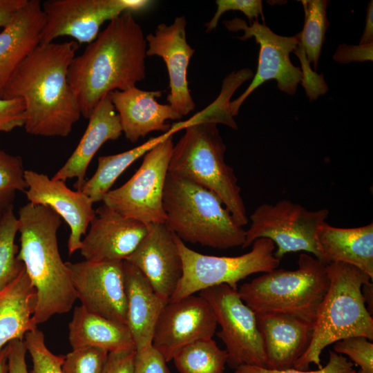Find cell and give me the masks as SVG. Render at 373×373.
<instances>
[{
    "mask_svg": "<svg viewBox=\"0 0 373 373\" xmlns=\"http://www.w3.org/2000/svg\"><path fill=\"white\" fill-rule=\"evenodd\" d=\"M79 48L77 41L39 44L7 82L3 99L21 98L26 133L66 137L82 113L67 79Z\"/></svg>",
    "mask_w": 373,
    "mask_h": 373,
    "instance_id": "1",
    "label": "cell"
},
{
    "mask_svg": "<svg viewBox=\"0 0 373 373\" xmlns=\"http://www.w3.org/2000/svg\"><path fill=\"white\" fill-rule=\"evenodd\" d=\"M146 48L142 28L127 11L74 57L67 79L84 117L88 119L109 93L134 87L145 78Z\"/></svg>",
    "mask_w": 373,
    "mask_h": 373,
    "instance_id": "2",
    "label": "cell"
},
{
    "mask_svg": "<svg viewBox=\"0 0 373 373\" xmlns=\"http://www.w3.org/2000/svg\"><path fill=\"white\" fill-rule=\"evenodd\" d=\"M20 249L17 258L36 291L32 320L37 325L69 312L76 300L70 271L59 254V216L50 208L28 202L19 210Z\"/></svg>",
    "mask_w": 373,
    "mask_h": 373,
    "instance_id": "3",
    "label": "cell"
},
{
    "mask_svg": "<svg viewBox=\"0 0 373 373\" xmlns=\"http://www.w3.org/2000/svg\"><path fill=\"white\" fill-rule=\"evenodd\" d=\"M329 285L316 312L309 345L294 368L308 370L311 363L323 367L321 355L328 345L361 336L373 339V318L365 306L362 287L372 280L352 265L327 264Z\"/></svg>",
    "mask_w": 373,
    "mask_h": 373,
    "instance_id": "4",
    "label": "cell"
},
{
    "mask_svg": "<svg viewBox=\"0 0 373 373\" xmlns=\"http://www.w3.org/2000/svg\"><path fill=\"white\" fill-rule=\"evenodd\" d=\"M163 207L165 224L184 242L213 249L239 247L245 231L209 189L173 173H167Z\"/></svg>",
    "mask_w": 373,
    "mask_h": 373,
    "instance_id": "5",
    "label": "cell"
},
{
    "mask_svg": "<svg viewBox=\"0 0 373 373\" xmlns=\"http://www.w3.org/2000/svg\"><path fill=\"white\" fill-rule=\"evenodd\" d=\"M173 146L169 173L198 184L216 194L236 222H248L240 187L231 166L224 160L226 145L217 124L203 122L184 128Z\"/></svg>",
    "mask_w": 373,
    "mask_h": 373,
    "instance_id": "6",
    "label": "cell"
},
{
    "mask_svg": "<svg viewBox=\"0 0 373 373\" xmlns=\"http://www.w3.org/2000/svg\"><path fill=\"white\" fill-rule=\"evenodd\" d=\"M327 263L300 254L295 270L273 269L242 285L243 302L255 313H280L314 323L327 291Z\"/></svg>",
    "mask_w": 373,
    "mask_h": 373,
    "instance_id": "7",
    "label": "cell"
},
{
    "mask_svg": "<svg viewBox=\"0 0 373 373\" xmlns=\"http://www.w3.org/2000/svg\"><path fill=\"white\" fill-rule=\"evenodd\" d=\"M175 242L182 260L183 273L169 302L223 284L238 289L240 280L254 274L272 271L280 262L274 254V243L267 238L256 240L250 251L238 256L200 254L186 247L177 236Z\"/></svg>",
    "mask_w": 373,
    "mask_h": 373,
    "instance_id": "8",
    "label": "cell"
},
{
    "mask_svg": "<svg viewBox=\"0 0 373 373\" xmlns=\"http://www.w3.org/2000/svg\"><path fill=\"white\" fill-rule=\"evenodd\" d=\"M329 216L327 209L309 211L289 200L274 204L264 203L250 216L251 224L245 231V249L259 238L271 240L276 246L274 256L280 260L286 254L303 251L320 260L316 234Z\"/></svg>",
    "mask_w": 373,
    "mask_h": 373,
    "instance_id": "9",
    "label": "cell"
},
{
    "mask_svg": "<svg viewBox=\"0 0 373 373\" xmlns=\"http://www.w3.org/2000/svg\"><path fill=\"white\" fill-rule=\"evenodd\" d=\"M173 135L149 151L135 174L121 186L110 190L103 204L146 225L165 223L163 193L173 149Z\"/></svg>",
    "mask_w": 373,
    "mask_h": 373,
    "instance_id": "10",
    "label": "cell"
},
{
    "mask_svg": "<svg viewBox=\"0 0 373 373\" xmlns=\"http://www.w3.org/2000/svg\"><path fill=\"white\" fill-rule=\"evenodd\" d=\"M199 295L210 304L221 327L217 336L226 347L228 365L234 370L244 365L267 368L256 313L243 302L238 289L223 284L204 289Z\"/></svg>",
    "mask_w": 373,
    "mask_h": 373,
    "instance_id": "11",
    "label": "cell"
},
{
    "mask_svg": "<svg viewBox=\"0 0 373 373\" xmlns=\"http://www.w3.org/2000/svg\"><path fill=\"white\" fill-rule=\"evenodd\" d=\"M152 3L146 0H48L42 4L46 24L40 44L59 37H73L79 44H90L101 26L124 12H137Z\"/></svg>",
    "mask_w": 373,
    "mask_h": 373,
    "instance_id": "12",
    "label": "cell"
},
{
    "mask_svg": "<svg viewBox=\"0 0 373 373\" xmlns=\"http://www.w3.org/2000/svg\"><path fill=\"white\" fill-rule=\"evenodd\" d=\"M223 23L229 31L243 30L244 35L239 37L241 40L254 37L260 46L258 68L252 82L240 97L230 102L233 117L238 114L240 106L249 95L267 81L274 79L280 91L291 95L296 93L297 86L302 81V71L291 64L289 55L298 44L296 35H278L258 19L252 21L249 26L239 18L224 21Z\"/></svg>",
    "mask_w": 373,
    "mask_h": 373,
    "instance_id": "13",
    "label": "cell"
},
{
    "mask_svg": "<svg viewBox=\"0 0 373 373\" xmlns=\"http://www.w3.org/2000/svg\"><path fill=\"white\" fill-rule=\"evenodd\" d=\"M123 261L66 263L81 305L93 314L127 325Z\"/></svg>",
    "mask_w": 373,
    "mask_h": 373,
    "instance_id": "14",
    "label": "cell"
},
{
    "mask_svg": "<svg viewBox=\"0 0 373 373\" xmlns=\"http://www.w3.org/2000/svg\"><path fill=\"white\" fill-rule=\"evenodd\" d=\"M217 325L207 300L200 295H191L165 305L157 321L151 345L169 362L184 347L212 338Z\"/></svg>",
    "mask_w": 373,
    "mask_h": 373,
    "instance_id": "15",
    "label": "cell"
},
{
    "mask_svg": "<svg viewBox=\"0 0 373 373\" xmlns=\"http://www.w3.org/2000/svg\"><path fill=\"white\" fill-rule=\"evenodd\" d=\"M24 179L27 184L24 193L29 202L50 208L70 227L68 254L79 250L82 236L95 216L92 200L82 191L69 189L65 182L44 173L25 170Z\"/></svg>",
    "mask_w": 373,
    "mask_h": 373,
    "instance_id": "16",
    "label": "cell"
},
{
    "mask_svg": "<svg viewBox=\"0 0 373 373\" xmlns=\"http://www.w3.org/2000/svg\"><path fill=\"white\" fill-rule=\"evenodd\" d=\"M186 20L178 17L171 25H157L154 33L146 35V56H159L165 62L169 77L170 92L167 102L181 116L195 109L189 88L187 69L195 50L187 43Z\"/></svg>",
    "mask_w": 373,
    "mask_h": 373,
    "instance_id": "17",
    "label": "cell"
},
{
    "mask_svg": "<svg viewBox=\"0 0 373 373\" xmlns=\"http://www.w3.org/2000/svg\"><path fill=\"white\" fill-rule=\"evenodd\" d=\"M124 260L137 267L169 302L182 276L183 265L175 235L165 223L147 224L145 236Z\"/></svg>",
    "mask_w": 373,
    "mask_h": 373,
    "instance_id": "18",
    "label": "cell"
},
{
    "mask_svg": "<svg viewBox=\"0 0 373 373\" xmlns=\"http://www.w3.org/2000/svg\"><path fill=\"white\" fill-rule=\"evenodd\" d=\"M80 253L89 261H123L136 249L147 225L127 218L103 204L95 210Z\"/></svg>",
    "mask_w": 373,
    "mask_h": 373,
    "instance_id": "19",
    "label": "cell"
},
{
    "mask_svg": "<svg viewBox=\"0 0 373 373\" xmlns=\"http://www.w3.org/2000/svg\"><path fill=\"white\" fill-rule=\"evenodd\" d=\"M256 315L266 354L267 369L294 368L309 345L313 324L280 313Z\"/></svg>",
    "mask_w": 373,
    "mask_h": 373,
    "instance_id": "20",
    "label": "cell"
},
{
    "mask_svg": "<svg viewBox=\"0 0 373 373\" xmlns=\"http://www.w3.org/2000/svg\"><path fill=\"white\" fill-rule=\"evenodd\" d=\"M162 93L161 90L147 91L136 86L108 93L119 115L122 132L131 142H137L151 132L166 133L171 126L166 120L182 119V116L169 104L157 102L155 99Z\"/></svg>",
    "mask_w": 373,
    "mask_h": 373,
    "instance_id": "21",
    "label": "cell"
},
{
    "mask_svg": "<svg viewBox=\"0 0 373 373\" xmlns=\"http://www.w3.org/2000/svg\"><path fill=\"white\" fill-rule=\"evenodd\" d=\"M46 15L39 0H28L0 32V98L19 66L40 44Z\"/></svg>",
    "mask_w": 373,
    "mask_h": 373,
    "instance_id": "22",
    "label": "cell"
},
{
    "mask_svg": "<svg viewBox=\"0 0 373 373\" xmlns=\"http://www.w3.org/2000/svg\"><path fill=\"white\" fill-rule=\"evenodd\" d=\"M88 120L87 128L73 153L52 178L64 182L76 178L74 186L77 191L82 189L86 181L88 166L99 148L108 140H117L123 133L109 94L100 100Z\"/></svg>",
    "mask_w": 373,
    "mask_h": 373,
    "instance_id": "23",
    "label": "cell"
},
{
    "mask_svg": "<svg viewBox=\"0 0 373 373\" xmlns=\"http://www.w3.org/2000/svg\"><path fill=\"white\" fill-rule=\"evenodd\" d=\"M127 304V325L136 350L151 346L159 316L168 303L154 289L145 276L134 265L123 261Z\"/></svg>",
    "mask_w": 373,
    "mask_h": 373,
    "instance_id": "24",
    "label": "cell"
},
{
    "mask_svg": "<svg viewBox=\"0 0 373 373\" xmlns=\"http://www.w3.org/2000/svg\"><path fill=\"white\" fill-rule=\"evenodd\" d=\"M316 242L320 260L345 262L373 278V223L352 228L336 227L325 222L318 227Z\"/></svg>",
    "mask_w": 373,
    "mask_h": 373,
    "instance_id": "25",
    "label": "cell"
},
{
    "mask_svg": "<svg viewBox=\"0 0 373 373\" xmlns=\"http://www.w3.org/2000/svg\"><path fill=\"white\" fill-rule=\"evenodd\" d=\"M36 303L35 289L24 269L0 291V350L37 328L32 320Z\"/></svg>",
    "mask_w": 373,
    "mask_h": 373,
    "instance_id": "26",
    "label": "cell"
},
{
    "mask_svg": "<svg viewBox=\"0 0 373 373\" xmlns=\"http://www.w3.org/2000/svg\"><path fill=\"white\" fill-rule=\"evenodd\" d=\"M68 340L73 350L97 347L110 352L135 349L126 324L93 314L82 305L74 309L68 324Z\"/></svg>",
    "mask_w": 373,
    "mask_h": 373,
    "instance_id": "27",
    "label": "cell"
},
{
    "mask_svg": "<svg viewBox=\"0 0 373 373\" xmlns=\"http://www.w3.org/2000/svg\"><path fill=\"white\" fill-rule=\"evenodd\" d=\"M171 134L174 133L169 131L128 151L115 155L99 156L95 173L86 181L81 191L86 194L93 204L102 201L118 177L130 165Z\"/></svg>",
    "mask_w": 373,
    "mask_h": 373,
    "instance_id": "28",
    "label": "cell"
},
{
    "mask_svg": "<svg viewBox=\"0 0 373 373\" xmlns=\"http://www.w3.org/2000/svg\"><path fill=\"white\" fill-rule=\"evenodd\" d=\"M253 76V72L249 68L232 72L224 79L221 92L212 104L189 119L173 124L169 131L175 133L189 125L203 122L222 124L237 130V124L230 111V98L243 82Z\"/></svg>",
    "mask_w": 373,
    "mask_h": 373,
    "instance_id": "29",
    "label": "cell"
},
{
    "mask_svg": "<svg viewBox=\"0 0 373 373\" xmlns=\"http://www.w3.org/2000/svg\"><path fill=\"white\" fill-rule=\"evenodd\" d=\"M173 360L180 373H223L227 352L213 338L204 339L184 347Z\"/></svg>",
    "mask_w": 373,
    "mask_h": 373,
    "instance_id": "30",
    "label": "cell"
},
{
    "mask_svg": "<svg viewBox=\"0 0 373 373\" xmlns=\"http://www.w3.org/2000/svg\"><path fill=\"white\" fill-rule=\"evenodd\" d=\"M305 13L303 30L297 34L309 63L317 68L325 33L329 25L326 10L329 1L302 0Z\"/></svg>",
    "mask_w": 373,
    "mask_h": 373,
    "instance_id": "31",
    "label": "cell"
},
{
    "mask_svg": "<svg viewBox=\"0 0 373 373\" xmlns=\"http://www.w3.org/2000/svg\"><path fill=\"white\" fill-rule=\"evenodd\" d=\"M18 230V219L12 205L4 211L0 224V291L25 269L23 263L17 258L19 247L15 240Z\"/></svg>",
    "mask_w": 373,
    "mask_h": 373,
    "instance_id": "32",
    "label": "cell"
},
{
    "mask_svg": "<svg viewBox=\"0 0 373 373\" xmlns=\"http://www.w3.org/2000/svg\"><path fill=\"white\" fill-rule=\"evenodd\" d=\"M25 169L20 156L6 153L0 146V208L13 205L17 191L27 189Z\"/></svg>",
    "mask_w": 373,
    "mask_h": 373,
    "instance_id": "33",
    "label": "cell"
},
{
    "mask_svg": "<svg viewBox=\"0 0 373 373\" xmlns=\"http://www.w3.org/2000/svg\"><path fill=\"white\" fill-rule=\"evenodd\" d=\"M23 344L32 361L30 373H62L64 356L53 354L46 346L44 333L35 328L26 332Z\"/></svg>",
    "mask_w": 373,
    "mask_h": 373,
    "instance_id": "34",
    "label": "cell"
},
{
    "mask_svg": "<svg viewBox=\"0 0 373 373\" xmlns=\"http://www.w3.org/2000/svg\"><path fill=\"white\" fill-rule=\"evenodd\" d=\"M108 352L97 347L73 350L65 356L62 373H101Z\"/></svg>",
    "mask_w": 373,
    "mask_h": 373,
    "instance_id": "35",
    "label": "cell"
},
{
    "mask_svg": "<svg viewBox=\"0 0 373 373\" xmlns=\"http://www.w3.org/2000/svg\"><path fill=\"white\" fill-rule=\"evenodd\" d=\"M334 351L347 356L363 373H373V343L367 338L358 336L341 339L335 343Z\"/></svg>",
    "mask_w": 373,
    "mask_h": 373,
    "instance_id": "36",
    "label": "cell"
},
{
    "mask_svg": "<svg viewBox=\"0 0 373 373\" xmlns=\"http://www.w3.org/2000/svg\"><path fill=\"white\" fill-rule=\"evenodd\" d=\"M354 363L345 356L334 351H329V361L324 367L316 370H300L294 368L274 370L250 365H240L235 373H356Z\"/></svg>",
    "mask_w": 373,
    "mask_h": 373,
    "instance_id": "37",
    "label": "cell"
},
{
    "mask_svg": "<svg viewBox=\"0 0 373 373\" xmlns=\"http://www.w3.org/2000/svg\"><path fill=\"white\" fill-rule=\"evenodd\" d=\"M217 10L213 18L205 23L206 32L216 29L222 14L229 10H239L249 19L250 23L262 15V4L260 0H216Z\"/></svg>",
    "mask_w": 373,
    "mask_h": 373,
    "instance_id": "38",
    "label": "cell"
},
{
    "mask_svg": "<svg viewBox=\"0 0 373 373\" xmlns=\"http://www.w3.org/2000/svg\"><path fill=\"white\" fill-rule=\"evenodd\" d=\"M294 53L300 59L302 66V85L310 100H316L319 95H324L328 90V87L323 75H318L309 67L303 47L299 40L294 50Z\"/></svg>",
    "mask_w": 373,
    "mask_h": 373,
    "instance_id": "39",
    "label": "cell"
},
{
    "mask_svg": "<svg viewBox=\"0 0 373 373\" xmlns=\"http://www.w3.org/2000/svg\"><path fill=\"white\" fill-rule=\"evenodd\" d=\"M25 105L21 98H0V131L10 132L23 126Z\"/></svg>",
    "mask_w": 373,
    "mask_h": 373,
    "instance_id": "40",
    "label": "cell"
},
{
    "mask_svg": "<svg viewBox=\"0 0 373 373\" xmlns=\"http://www.w3.org/2000/svg\"><path fill=\"white\" fill-rule=\"evenodd\" d=\"M163 356L151 346L136 350L133 373H171Z\"/></svg>",
    "mask_w": 373,
    "mask_h": 373,
    "instance_id": "41",
    "label": "cell"
},
{
    "mask_svg": "<svg viewBox=\"0 0 373 373\" xmlns=\"http://www.w3.org/2000/svg\"><path fill=\"white\" fill-rule=\"evenodd\" d=\"M335 61L347 64L373 60V42L358 45H339L333 55Z\"/></svg>",
    "mask_w": 373,
    "mask_h": 373,
    "instance_id": "42",
    "label": "cell"
},
{
    "mask_svg": "<svg viewBox=\"0 0 373 373\" xmlns=\"http://www.w3.org/2000/svg\"><path fill=\"white\" fill-rule=\"evenodd\" d=\"M136 350L110 352L101 373H133Z\"/></svg>",
    "mask_w": 373,
    "mask_h": 373,
    "instance_id": "43",
    "label": "cell"
},
{
    "mask_svg": "<svg viewBox=\"0 0 373 373\" xmlns=\"http://www.w3.org/2000/svg\"><path fill=\"white\" fill-rule=\"evenodd\" d=\"M7 346L8 373H28L26 363L27 350L23 340H13Z\"/></svg>",
    "mask_w": 373,
    "mask_h": 373,
    "instance_id": "44",
    "label": "cell"
},
{
    "mask_svg": "<svg viewBox=\"0 0 373 373\" xmlns=\"http://www.w3.org/2000/svg\"><path fill=\"white\" fill-rule=\"evenodd\" d=\"M28 0H0V28H4Z\"/></svg>",
    "mask_w": 373,
    "mask_h": 373,
    "instance_id": "45",
    "label": "cell"
},
{
    "mask_svg": "<svg viewBox=\"0 0 373 373\" xmlns=\"http://www.w3.org/2000/svg\"><path fill=\"white\" fill-rule=\"evenodd\" d=\"M373 42V1H370L366 10L365 23L359 44Z\"/></svg>",
    "mask_w": 373,
    "mask_h": 373,
    "instance_id": "46",
    "label": "cell"
},
{
    "mask_svg": "<svg viewBox=\"0 0 373 373\" xmlns=\"http://www.w3.org/2000/svg\"><path fill=\"white\" fill-rule=\"evenodd\" d=\"M372 289H373V285L371 281L367 283L364 284L362 287V294L364 298L365 303L367 304V307H368L367 310L370 314H372L370 312V309L372 313V308H373L372 307V294H373Z\"/></svg>",
    "mask_w": 373,
    "mask_h": 373,
    "instance_id": "47",
    "label": "cell"
},
{
    "mask_svg": "<svg viewBox=\"0 0 373 373\" xmlns=\"http://www.w3.org/2000/svg\"><path fill=\"white\" fill-rule=\"evenodd\" d=\"M0 373H8V346L0 350Z\"/></svg>",
    "mask_w": 373,
    "mask_h": 373,
    "instance_id": "48",
    "label": "cell"
},
{
    "mask_svg": "<svg viewBox=\"0 0 373 373\" xmlns=\"http://www.w3.org/2000/svg\"><path fill=\"white\" fill-rule=\"evenodd\" d=\"M6 210V209H5ZM4 209L0 208V224H1V220H2V217H3V213H4Z\"/></svg>",
    "mask_w": 373,
    "mask_h": 373,
    "instance_id": "49",
    "label": "cell"
},
{
    "mask_svg": "<svg viewBox=\"0 0 373 373\" xmlns=\"http://www.w3.org/2000/svg\"><path fill=\"white\" fill-rule=\"evenodd\" d=\"M356 373H363V372L359 370H358V372H356Z\"/></svg>",
    "mask_w": 373,
    "mask_h": 373,
    "instance_id": "50",
    "label": "cell"
}]
</instances>
